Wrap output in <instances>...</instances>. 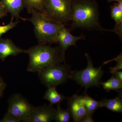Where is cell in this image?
Wrapping results in <instances>:
<instances>
[{
  "mask_svg": "<svg viewBox=\"0 0 122 122\" xmlns=\"http://www.w3.org/2000/svg\"><path fill=\"white\" fill-rule=\"evenodd\" d=\"M72 28L95 30L101 32L114 30L104 28L99 21L98 6L94 0H72L71 3Z\"/></svg>",
  "mask_w": 122,
  "mask_h": 122,
  "instance_id": "1",
  "label": "cell"
},
{
  "mask_svg": "<svg viewBox=\"0 0 122 122\" xmlns=\"http://www.w3.org/2000/svg\"><path fill=\"white\" fill-rule=\"evenodd\" d=\"M28 55L29 61L27 71L38 73L53 65L59 64L65 61V55L59 47H52L49 45L39 44L25 50Z\"/></svg>",
  "mask_w": 122,
  "mask_h": 122,
  "instance_id": "2",
  "label": "cell"
},
{
  "mask_svg": "<svg viewBox=\"0 0 122 122\" xmlns=\"http://www.w3.org/2000/svg\"><path fill=\"white\" fill-rule=\"evenodd\" d=\"M29 13L31 14V17L26 20L33 24L39 44L50 45L56 43L58 33L61 26L64 25L55 22L35 10H31Z\"/></svg>",
  "mask_w": 122,
  "mask_h": 122,
  "instance_id": "3",
  "label": "cell"
},
{
  "mask_svg": "<svg viewBox=\"0 0 122 122\" xmlns=\"http://www.w3.org/2000/svg\"><path fill=\"white\" fill-rule=\"evenodd\" d=\"M85 55L87 62L86 68L80 71H72L70 78L85 87L86 90L92 86L99 87L101 78L104 73L102 70L103 65L95 68L89 55L86 53Z\"/></svg>",
  "mask_w": 122,
  "mask_h": 122,
  "instance_id": "4",
  "label": "cell"
},
{
  "mask_svg": "<svg viewBox=\"0 0 122 122\" xmlns=\"http://www.w3.org/2000/svg\"><path fill=\"white\" fill-rule=\"evenodd\" d=\"M72 0H45L43 12L55 22L65 25L71 21Z\"/></svg>",
  "mask_w": 122,
  "mask_h": 122,
  "instance_id": "5",
  "label": "cell"
},
{
  "mask_svg": "<svg viewBox=\"0 0 122 122\" xmlns=\"http://www.w3.org/2000/svg\"><path fill=\"white\" fill-rule=\"evenodd\" d=\"M72 71L69 66L61 63L48 66L38 75L41 83L47 87L57 86L66 82Z\"/></svg>",
  "mask_w": 122,
  "mask_h": 122,
  "instance_id": "6",
  "label": "cell"
},
{
  "mask_svg": "<svg viewBox=\"0 0 122 122\" xmlns=\"http://www.w3.org/2000/svg\"><path fill=\"white\" fill-rule=\"evenodd\" d=\"M34 106L19 94H16L9 99L7 113L20 120L29 122Z\"/></svg>",
  "mask_w": 122,
  "mask_h": 122,
  "instance_id": "7",
  "label": "cell"
},
{
  "mask_svg": "<svg viewBox=\"0 0 122 122\" xmlns=\"http://www.w3.org/2000/svg\"><path fill=\"white\" fill-rule=\"evenodd\" d=\"M85 35L81 34L78 36H74L71 33L70 30L63 25L60 29L57 37V43L59 44V47L62 53L65 55L66 51L71 46H76L77 42L85 39Z\"/></svg>",
  "mask_w": 122,
  "mask_h": 122,
  "instance_id": "8",
  "label": "cell"
},
{
  "mask_svg": "<svg viewBox=\"0 0 122 122\" xmlns=\"http://www.w3.org/2000/svg\"><path fill=\"white\" fill-rule=\"evenodd\" d=\"M68 99V109L74 122H81L88 112L81 99V96L75 94Z\"/></svg>",
  "mask_w": 122,
  "mask_h": 122,
  "instance_id": "9",
  "label": "cell"
},
{
  "mask_svg": "<svg viewBox=\"0 0 122 122\" xmlns=\"http://www.w3.org/2000/svg\"><path fill=\"white\" fill-rule=\"evenodd\" d=\"M56 108L50 105L34 107L29 122H50L54 120Z\"/></svg>",
  "mask_w": 122,
  "mask_h": 122,
  "instance_id": "10",
  "label": "cell"
},
{
  "mask_svg": "<svg viewBox=\"0 0 122 122\" xmlns=\"http://www.w3.org/2000/svg\"><path fill=\"white\" fill-rule=\"evenodd\" d=\"M25 53V50L16 45L9 38H0V59L4 61L9 56H16Z\"/></svg>",
  "mask_w": 122,
  "mask_h": 122,
  "instance_id": "11",
  "label": "cell"
},
{
  "mask_svg": "<svg viewBox=\"0 0 122 122\" xmlns=\"http://www.w3.org/2000/svg\"><path fill=\"white\" fill-rule=\"evenodd\" d=\"M0 1L8 13L11 14L12 18L26 20L20 16L21 12L25 7L24 0H1Z\"/></svg>",
  "mask_w": 122,
  "mask_h": 122,
  "instance_id": "12",
  "label": "cell"
},
{
  "mask_svg": "<svg viewBox=\"0 0 122 122\" xmlns=\"http://www.w3.org/2000/svg\"><path fill=\"white\" fill-rule=\"evenodd\" d=\"M44 96V99L48 100L50 105L60 104L67 97L62 94L58 93L57 91L56 86H50L48 87Z\"/></svg>",
  "mask_w": 122,
  "mask_h": 122,
  "instance_id": "13",
  "label": "cell"
},
{
  "mask_svg": "<svg viewBox=\"0 0 122 122\" xmlns=\"http://www.w3.org/2000/svg\"><path fill=\"white\" fill-rule=\"evenodd\" d=\"M112 18L115 21L116 24L114 29L115 32L122 37V9L116 7L114 5L111 7Z\"/></svg>",
  "mask_w": 122,
  "mask_h": 122,
  "instance_id": "14",
  "label": "cell"
},
{
  "mask_svg": "<svg viewBox=\"0 0 122 122\" xmlns=\"http://www.w3.org/2000/svg\"><path fill=\"white\" fill-rule=\"evenodd\" d=\"M100 102L102 107H105L114 112L122 113V99L120 96L111 99H104Z\"/></svg>",
  "mask_w": 122,
  "mask_h": 122,
  "instance_id": "15",
  "label": "cell"
},
{
  "mask_svg": "<svg viewBox=\"0 0 122 122\" xmlns=\"http://www.w3.org/2000/svg\"><path fill=\"white\" fill-rule=\"evenodd\" d=\"M81 99L88 113L93 114L96 110L102 107L100 101L94 100L87 94L81 96Z\"/></svg>",
  "mask_w": 122,
  "mask_h": 122,
  "instance_id": "16",
  "label": "cell"
},
{
  "mask_svg": "<svg viewBox=\"0 0 122 122\" xmlns=\"http://www.w3.org/2000/svg\"><path fill=\"white\" fill-rule=\"evenodd\" d=\"M100 85H102L103 89L108 92L111 90L118 91L122 88V82L113 76H112L106 81L100 82Z\"/></svg>",
  "mask_w": 122,
  "mask_h": 122,
  "instance_id": "17",
  "label": "cell"
},
{
  "mask_svg": "<svg viewBox=\"0 0 122 122\" xmlns=\"http://www.w3.org/2000/svg\"><path fill=\"white\" fill-rule=\"evenodd\" d=\"M71 115L68 109H63L61 107L60 104L57 105L55 113L54 120L57 122H69Z\"/></svg>",
  "mask_w": 122,
  "mask_h": 122,
  "instance_id": "18",
  "label": "cell"
},
{
  "mask_svg": "<svg viewBox=\"0 0 122 122\" xmlns=\"http://www.w3.org/2000/svg\"><path fill=\"white\" fill-rule=\"evenodd\" d=\"M28 12L34 9L42 13L45 0H24Z\"/></svg>",
  "mask_w": 122,
  "mask_h": 122,
  "instance_id": "19",
  "label": "cell"
},
{
  "mask_svg": "<svg viewBox=\"0 0 122 122\" xmlns=\"http://www.w3.org/2000/svg\"><path fill=\"white\" fill-rule=\"evenodd\" d=\"M113 61H115L117 62L116 65L114 67L111 68L110 71V73L113 74L115 72L119 71L122 70V53H120V54L118 55L115 58H114L112 60L106 61L103 63V65L107 64L108 62Z\"/></svg>",
  "mask_w": 122,
  "mask_h": 122,
  "instance_id": "20",
  "label": "cell"
},
{
  "mask_svg": "<svg viewBox=\"0 0 122 122\" xmlns=\"http://www.w3.org/2000/svg\"><path fill=\"white\" fill-rule=\"evenodd\" d=\"M13 18H11V20L9 24L6 25L0 26V38L2 35L6 33L10 30L14 28L17 25L20 21L17 20L15 21H14Z\"/></svg>",
  "mask_w": 122,
  "mask_h": 122,
  "instance_id": "21",
  "label": "cell"
},
{
  "mask_svg": "<svg viewBox=\"0 0 122 122\" xmlns=\"http://www.w3.org/2000/svg\"><path fill=\"white\" fill-rule=\"evenodd\" d=\"M0 122H20V120L12 116L8 113H6Z\"/></svg>",
  "mask_w": 122,
  "mask_h": 122,
  "instance_id": "22",
  "label": "cell"
},
{
  "mask_svg": "<svg viewBox=\"0 0 122 122\" xmlns=\"http://www.w3.org/2000/svg\"><path fill=\"white\" fill-rule=\"evenodd\" d=\"M6 84L2 78L0 76V98L2 97L5 87Z\"/></svg>",
  "mask_w": 122,
  "mask_h": 122,
  "instance_id": "23",
  "label": "cell"
},
{
  "mask_svg": "<svg viewBox=\"0 0 122 122\" xmlns=\"http://www.w3.org/2000/svg\"><path fill=\"white\" fill-rule=\"evenodd\" d=\"M8 13L0 1V18L7 16Z\"/></svg>",
  "mask_w": 122,
  "mask_h": 122,
  "instance_id": "24",
  "label": "cell"
},
{
  "mask_svg": "<svg viewBox=\"0 0 122 122\" xmlns=\"http://www.w3.org/2000/svg\"><path fill=\"white\" fill-rule=\"evenodd\" d=\"M93 114L88 113L87 115L83 118L81 122H94L92 118Z\"/></svg>",
  "mask_w": 122,
  "mask_h": 122,
  "instance_id": "25",
  "label": "cell"
},
{
  "mask_svg": "<svg viewBox=\"0 0 122 122\" xmlns=\"http://www.w3.org/2000/svg\"><path fill=\"white\" fill-rule=\"evenodd\" d=\"M113 76L115 78L121 81L122 82V71H119L117 72H115L113 74Z\"/></svg>",
  "mask_w": 122,
  "mask_h": 122,
  "instance_id": "26",
  "label": "cell"
},
{
  "mask_svg": "<svg viewBox=\"0 0 122 122\" xmlns=\"http://www.w3.org/2000/svg\"><path fill=\"white\" fill-rule=\"evenodd\" d=\"M114 5H115L116 7L122 9V1L114 3Z\"/></svg>",
  "mask_w": 122,
  "mask_h": 122,
  "instance_id": "27",
  "label": "cell"
},
{
  "mask_svg": "<svg viewBox=\"0 0 122 122\" xmlns=\"http://www.w3.org/2000/svg\"><path fill=\"white\" fill-rule=\"evenodd\" d=\"M108 2H111L112 1H117V2H121L122 1V0H107Z\"/></svg>",
  "mask_w": 122,
  "mask_h": 122,
  "instance_id": "28",
  "label": "cell"
}]
</instances>
